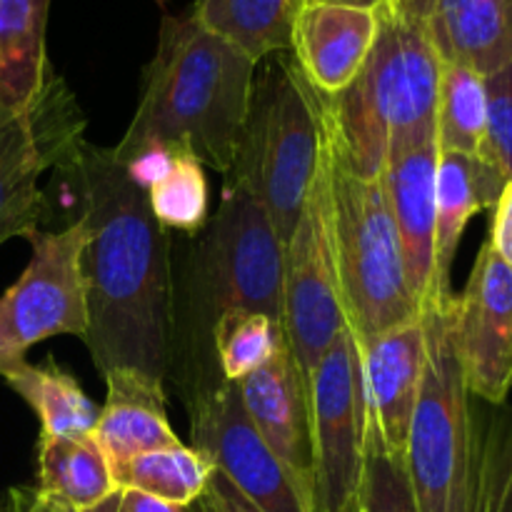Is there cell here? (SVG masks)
<instances>
[{
    "mask_svg": "<svg viewBox=\"0 0 512 512\" xmlns=\"http://www.w3.org/2000/svg\"><path fill=\"white\" fill-rule=\"evenodd\" d=\"M420 323L425 330V370L405 465L420 512H470L475 415L450 338L448 305H428Z\"/></svg>",
    "mask_w": 512,
    "mask_h": 512,
    "instance_id": "7",
    "label": "cell"
},
{
    "mask_svg": "<svg viewBox=\"0 0 512 512\" xmlns=\"http://www.w3.org/2000/svg\"><path fill=\"white\" fill-rule=\"evenodd\" d=\"M423 25L443 63L478 75L512 63V0H393L385 3Z\"/></svg>",
    "mask_w": 512,
    "mask_h": 512,
    "instance_id": "16",
    "label": "cell"
},
{
    "mask_svg": "<svg viewBox=\"0 0 512 512\" xmlns=\"http://www.w3.org/2000/svg\"><path fill=\"white\" fill-rule=\"evenodd\" d=\"M105 378V405L90 438L113 465L153 450L175 448L183 440L170 428L163 383L138 370H110Z\"/></svg>",
    "mask_w": 512,
    "mask_h": 512,
    "instance_id": "19",
    "label": "cell"
},
{
    "mask_svg": "<svg viewBox=\"0 0 512 512\" xmlns=\"http://www.w3.org/2000/svg\"><path fill=\"white\" fill-rule=\"evenodd\" d=\"M505 180L478 155L440 153L438 178H435V253H433V303L438 308L450 305L455 253L460 238L475 213L495 208Z\"/></svg>",
    "mask_w": 512,
    "mask_h": 512,
    "instance_id": "20",
    "label": "cell"
},
{
    "mask_svg": "<svg viewBox=\"0 0 512 512\" xmlns=\"http://www.w3.org/2000/svg\"><path fill=\"white\" fill-rule=\"evenodd\" d=\"M58 198L85 220L80 250L88 330L83 343L100 375L138 370L165 383L170 360L173 240L125 175L113 150L80 140L53 168Z\"/></svg>",
    "mask_w": 512,
    "mask_h": 512,
    "instance_id": "1",
    "label": "cell"
},
{
    "mask_svg": "<svg viewBox=\"0 0 512 512\" xmlns=\"http://www.w3.org/2000/svg\"><path fill=\"white\" fill-rule=\"evenodd\" d=\"M215 358L225 383H240L268 365L285 345L283 323L255 310L228 313L215 328Z\"/></svg>",
    "mask_w": 512,
    "mask_h": 512,
    "instance_id": "28",
    "label": "cell"
},
{
    "mask_svg": "<svg viewBox=\"0 0 512 512\" xmlns=\"http://www.w3.org/2000/svg\"><path fill=\"white\" fill-rule=\"evenodd\" d=\"M110 470L115 488L138 490L160 503L188 508L205 493L215 465L193 445H175L138 455Z\"/></svg>",
    "mask_w": 512,
    "mask_h": 512,
    "instance_id": "25",
    "label": "cell"
},
{
    "mask_svg": "<svg viewBox=\"0 0 512 512\" xmlns=\"http://www.w3.org/2000/svg\"><path fill=\"white\" fill-rule=\"evenodd\" d=\"M83 130V113L55 73L23 113L0 105V245L43 230L50 198L40 188V178L63 163L83 140Z\"/></svg>",
    "mask_w": 512,
    "mask_h": 512,
    "instance_id": "9",
    "label": "cell"
},
{
    "mask_svg": "<svg viewBox=\"0 0 512 512\" xmlns=\"http://www.w3.org/2000/svg\"><path fill=\"white\" fill-rule=\"evenodd\" d=\"M83 512H185V508L160 503V500L138 493V490L115 488L103 503H98L95 508H88Z\"/></svg>",
    "mask_w": 512,
    "mask_h": 512,
    "instance_id": "33",
    "label": "cell"
},
{
    "mask_svg": "<svg viewBox=\"0 0 512 512\" xmlns=\"http://www.w3.org/2000/svg\"><path fill=\"white\" fill-rule=\"evenodd\" d=\"M438 145L390 155L383 170L385 193L400 233L405 273L418 310L433 303V253H435V178Z\"/></svg>",
    "mask_w": 512,
    "mask_h": 512,
    "instance_id": "18",
    "label": "cell"
},
{
    "mask_svg": "<svg viewBox=\"0 0 512 512\" xmlns=\"http://www.w3.org/2000/svg\"><path fill=\"white\" fill-rule=\"evenodd\" d=\"M470 512H512V408L475 418Z\"/></svg>",
    "mask_w": 512,
    "mask_h": 512,
    "instance_id": "27",
    "label": "cell"
},
{
    "mask_svg": "<svg viewBox=\"0 0 512 512\" xmlns=\"http://www.w3.org/2000/svg\"><path fill=\"white\" fill-rule=\"evenodd\" d=\"M383 3H393V0H383Z\"/></svg>",
    "mask_w": 512,
    "mask_h": 512,
    "instance_id": "38",
    "label": "cell"
},
{
    "mask_svg": "<svg viewBox=\"0 0 512 512\" xmlns=\"http://www.w3.org/2000/svg\"><path fill=\"white\" fill-rule=\"evenodd\" d=\"M28 243V268L0 295V373L25 360V353L43 340L83 338L88 330L80 278L85 220L75 218L60 230H35Z\"/></svg>",
    "mask_w": 512,
    "mask_h": 512,
    "instance_id": "11",
    "label": "cell"
},
{
    "mask_svg": "<svg viewBox=\"0 0 512 512\" xmlns=\"http://www.w3.org/2000/svg\"><path fill=\"white\" fill-rule=\"evenodd\" d=\"M235 310L283 323V243L268 210L225 183L208 225L170 253L168 378L178 383L185 405L225 383L213 338Z\"/></svg>",
    "mask_w": 512,
    "mask_h": 512,
    "instance_id": "2",
    "label": "cell"
},
{
    "mask_svg": "<svg viewBox=\"0 0 512 512\" xmlns=\"http://www.w3.org/2000/svg\"><path fill=\"white\" fill-rule=\"evenodd\" d=\"M443 63V60H440ZM488 133L485 78L465 65H440L435 145L438 153L480 155Z\"/></svg>",
    "mask_w": 512,
    "mask_h": 512,
    "instance_id": "26",
    "label": "cell"
},
{
    "mask_svg": "<svg viewBox=\"0 0 512 512\" xmlns=\"http://www.w3.org/2000/svg\"><path fill=\"white\" fill-rule=\"evenodd\" d=\"M345 328L348 315L330 223L328 168L325 155H320L298 225L283 245V333L308 393L325 350Z\"/></svg>",
    "mask_w": 512,
    "mask_h": 512,
    "instance_id": "8",
    "label": "cell"
},
{
    "mask_svg": "<svg viewBox=\"0 0 512 512\" xmlns=\"http://www.w3.org/2000/svg\"><path fill=\"white\" fill-rule=\"evenodd\" d=\"M60 510L83 512L115 490L113 470L93 438H38V485Z\"/></svg>",
    "mask_w": 512,
    "mask_h": 512,
    "instance_id": "24",
    "label": "cell"
},
{
    "mask_svg": "<svg viewBox=\"0 0 512 512\" xmlns=\"http://www.w3.org/2000/svg\"><path fill=\"white\" fill-rule=\"evenodd\" d=\"M300 3H325V5H353V8H378L383 0H300Z\"/></svg>",
    "mask_w": 512,
    "mask_h": 512,
    "instance_id": "36",
    "label": "cell"
},
{
    "mask_svg": "<svg viewBox=\"0 0 512 512\" xmlns=\"http://www.w3.org/2000/svg\"><path fill=\"white\" fill-rule=\"evenodd\" d=\"M300 8V0H195L190 15L208 33L260 63L275 53H290Z\"/></svg>",
    "mask_w": 512,
    "mask_h": 512,
    "instance_id": "23",
    "label": "cell"
},
{
    "mask_svg": "<svg viewBox=\"0 0 512 512\" xmlns=\"http://www.w3.org/2000/svg\"><path fill=\"white\" fill-rule=\"evenodd\" d=\"M253 98L225 183L238 185L268 210L280 243L298 225L323 155V95L303 78L290 53L260 60Z\"/></svg>",
    "mask_w": 512,
    "mask_h": 512,
    "instance_id": "5",
    "label": "cell"
},
{
    "mask_svg": "<svg viewBox=\"0 0 512 512\" xmlns=\"http://www.w3.org/2000/svg\"><path fill=\"white\" fill-rule=\"evenodd\" d=\"M245 413L285 465L315 512V458L310 398L288 343L268 365L238 383Z\"/></svg>",
    "mask_w": 512,
    "mask_h": 512,
    "instance_id": "14",
    "label": "cell"
},
{
    "mask_svg": "<svg viewBox=\"0 0 512 512\" xmlns=\"http://www.w3.org/2000/svg\"><path fill=\"white\" fill-rule=\"evenodd\" d=\"M440 65L423 25L380 3L363 70L343 93L323 95L325 130L355 173L380 178L390 155L435 143Z\"/></svg>",
    "mask_w": 512,
    "mask_h": 512,
    "instance_id": "4",
    "label": "cell"
},
{
    "mask_svg": "<svg viewBox=\"0 0 512 512\" xmlns=\"http://www.w3.org/2000/svg\"><path fill=\"white\" fill-rule=\"evenodd\" d=\"M0 512H60L55 503H50L38 488L30 485H18V488L5 490L0 500Z\"/></svg>",
    "mask_w": 512,
    "mask_h": 512,
    "instance_id": "35",
    "label": "cell"
},
{
    "mask_svg": "<svg viewBox=\"0 0 512 512\" xmlns=\"http://www.w3.org/2000/svg\"><path fill=\"white\" fill-rule=\"evenodd\" d=\"M488 243L498 253V258L512 268V178L505 183L503 193L495 203L493 230H490Z\"/></svg>",
    "mask_w": 512,
    "mask_h": 512,
    "instance_id": "34",
    "label": "cell"
},
{
    "mask_svg": "<svg viewBox=\"0 0 512 512\" xmlns=\"http://www.w3.org/2000/svg\"><path fill=\"white\" fill-rule=\"evenodd\" d=\"M363 353L368 415L378 425L385 445L393 453L408 448L410 423L423 388L425 330L423 323L398 325L360 345Z\"/></svg>",
    "mask_w": 512,
    "mask_h": 512,
    "instance_id": "17",
    "label": "cell"
},
{
    "mask_svg": "<svg viewBox=\"0 0 512 512\" xmlns=\"http://www.w3.org/2000/svg\"><path fill=\"white\" fill-rule=\"evenodd\" d=\"M13 393L30 405L40 420V433L50 438H90L100 408L88 398L78 380L55 360L33 365L28 360L0 373Z\"/></svg>",
    "mask_w": 512,
    "mask_h": 512,
    "instance_id": "22",
    "label": "cell"
},
{
    "mask_svg": "<svg viewBox=\"0 0 512 512\" xmlns=\"http://www.w3.org/2000/svg\"><path fill=\"white\" fill-rule=\"evenodd\" d=\"M360 512H420L405 455L393 453L385 445L370 415L360 480Z\"/></svg>",
    "mask_w": 512,
    "mask_h": 512,
    "instance_id": "30",
    "label": "cell"
},
{
    "mask_svg": "<svg viewBox=\"0 0 512 512\" xmlns=\"http://www.w3.org/2000/svg\"><path fill=\"white\" fill-rule=\"evenodd\" d=\"M50 0H0V105L23 113L50 78L45 25Z\"/></svg>",
    "mask_w": 512,
    "mask_h": 512,
    "instance_id": "21",
    "label": "cell"
},
{
    "mask_svg": "<svg viewBox=\"0 0 512 512\" xmlns=\"http://www.w3.org/2000/svg\"><path fill=\"white\" fill-rule=\"evenodd\" d=\"M155 3H160V5H165V3H168V0H155Z\"/></svg>",
    "mask_w": 512,
    "mask_h": 512,
    "instance_id": "37",
    "label": "cell"
},
{
    "mask_svg": "<svg viewBox=\"0 0 512 512\" xmlns=\"http://www.w3.org/2000/svg\"><path fill=\"white\" fill-rule=\"evenodd\" d=\"M488 133L478 158L508 183L512 178V63L485 78Z\"/></svg>",
    "mask_w": 512,
    "mask_h": 512,
    "instance_id": "31",
    "label": "cell"
},
{
    "mask_svg": "<svg viewBox=\"0 0 512 512\" xmlns=\"http://www.w3.org/2000/svg\"><path fill=\"white\" fill-rule=\"evenodd\" d=\"M315 512H360L368 398L363 353L345 328L325 350L310 383Z\"/></svg>",
    "mask_w": 512,
    "mask_h": 512,
    "instance_id": "10",
    "label": "cell"
},
{
    "mask_svg": "<svg viewBox=\"0 0 512 512\" xmlns=\"http://www.w3.org/2000/svg\"><path fill=\"white\" fill-rule=\"evenodd\" d=\"M323 155L345 315L355 340L363 345L418 320L420 310L410 293L403 245L383 175L363 178L355 173L338 153L328 130Z\"/></svg>",
    "mask_w": 512,
    "mask_h": 512,
    "instance_id": "6",
    "label": "cell"
},
{
    "mask_svg": "<svg viewBox=\"0 0 512 512\" xmlns=\"http://www.w3.org/2000/svg\"><path fill=\"white\" fill-rule=\"evenodd\" d=\"M193 448L208 455L225 480L260 512H313L285 465L245 413L238 383H223L190 400Z\"/></svg>",
    "mask_w": 512,
    "mask_h": 512,
    "instance_id": "12",
    "label": "cell"
},
{
    "mask_svg": "<svg viewBox=\"0 0 512 512\" xmlns=\"http://www.w3.org/2000/svg\"><path fill=\"white\" fill-rule=\"evenodd\" d=\"M378 33V8L305 3L298 10L290 55L325 98L343 93L363 70Z\"/></svg>",
    "mask_w": 512,
    "mask_h": 512,
    "instance_id": "15",
    "label": "cell"
},
{
    "mask_svg": "<svg viewBox=\"0 0 512 512\" xmlns=\"http://www.w3.org/2000/svg\"><path fill=\"white\" fill-rule=\"evenodd\" d=\"M450 338L470 398L498 405L512 390V268L490 243L480 248L468 285L448 305Z\"/></svg>",
    "mask_w": 512,
    "mask_h": 512,
    "instance_id": "13",
    "label": "cell"
},
{
    "mask_svg": "<svg viewBox=\"0 0 512 512\" xmlns=\"http://www.w3.org/2000/svg\"><path fill=\"white\" fill-rule=\"evenodd\" d=\"M205 165L190 150L178 148L173 168L148 190V208L168 233L195 235L210 220V188Z\"/></svg>",
    "mask_w": 512,
    "mask_h": 512,
    "instance_id": "29",
    "label": "cell"
},
{
    "mask_svg": "<svg viewBox=\"0 0 512 512\" xmlns=\"http://www.w3.org/2000/svg\"><path fill=\"white\" fill-rule=\"evenodd\" d=\"M255 70L258 63L190 13L165 15L140 103L113 155L123 160L150 143L180 145L225 175L248 118Z\"/></svg>",
    "mask_w": 512,
    "mask_h": 512,
    "instance_id": "3",
    "label": "cell"
},
{
    "mask_svg": "<svg viewBox=\"0 0 512 512\" xmlns=\"http://www.w3.org/2000/svg\"><path fill=\"white\" fill-rule=\"evenodd\" d=\"M60 512H75V510H60Z\"/></svg>",
    "mask_w": 512,
    "mask_h": 512,
    "instance_id": "39",
    "label": "cell"
},
{
    "mask_svg": "<svg viewBox=\"0 0 512 512\" xmlns=\"http://www.w3.org/2000/svg\"><path fill=\"white\" fill-rule=\"evenodd\" d=\"M185 512H260L235 488L230 480H225L223 475L215 470L213 478H210L205 493L195 500L193 505H188Z\"/></svg>",
    "mask_w": 512,
    "mask_h": 512,
    "instance_id": "32",
    "label": "cell"
}]
</instances>
